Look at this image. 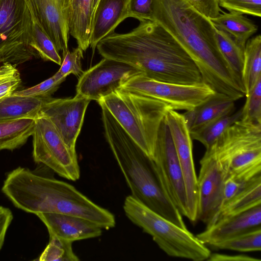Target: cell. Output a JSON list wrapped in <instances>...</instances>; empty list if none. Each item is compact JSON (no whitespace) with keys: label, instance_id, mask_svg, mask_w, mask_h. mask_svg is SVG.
<instances>
[{"label":"cell","instance_id":"obj_1","mask_svg":"<svg viewBox=\"0 0 261 261\" xmlns=\"http://www.w3.org/2000/svg\"><path fill=\"white\" fill-rule=\"evenodd\" d=\"M96 48L103 58L128 64L155 80L182 85L203 82L188 53L154 21H141L126 33H112L101 39Z\"/></svg>","mask_w":261,"mask_h":261},{"label":"cell","instance_id":"obj_2","mask_svg":"<svg viewBox=\"0 0 261 261\" xmlns=\"http://www.w3.org/2000/svg\"><path fill=\"white\" fill-rule=\"evenodd\" d=\"M153 21L166 29L190 55L203 82L236 101L244 96L218 48L216 28L186 0H154Z\"/></svg>","mask_w":261,"mask_h":261},{"label":"cell","instance_id":"obj_3","mask_svg":"<svg viewBox=\"0 0 261 261\" xmlns=\"http://www.w3.org/2000/svg\"><path fill=\"white\" fill-rule=\"evenodd\" d=\"M14 205L27 213L71 215L88 219L102 229L115 226L114 215L74 187L19 167L8 173L2 188Z\"/></svg>","mask_w":261,"mask_h":261},{"label":"cell","instance_id":"obj_4","mask_svg":"<svg viewBox=\"0 0 261 261\" xmlns=\"http://www.w3.org/2000/svg\"><path fill=\"white\" fill-rule=\"evenodd\" d=\"M100 106L106 139L131 191V195L155 213L187 229L182 215L164 192L152 160L107 108Z\"/></svg>","mask_w":261,"mask_h":261},{"label":"cell","instance_id":"obj_5","mask_svg":"<svg viewBox=\"0 0 261 261\" xmlns=\"http://www.w3.org/2000/svg\"><path fill=\"white\" fill-rule=\"evenodd\" d=\"M98 102L107 108L152 159L160 125L171 108L160 100L120 89L102 97Z\"/></svg>","mask_w":261,"mask_h":261},{"label":"cell","instance_id":"obj_6","mask_svg":"<svg viewBox=\"0 0 261 261\" xmlns=\"http://www.w3.org/2000/svg\"><path fill=\"white\" fill-rule=\"evenodd\" d=\"M126 216L150 235L167 255L193 261L207 260L211 252L188 229L182 228L155 213L132 195L124 200Z\"/></svg>","mask_w":261,"mask_h":261},{"label":"cell","instance_id":"obj_7","mask_svg":"<svg viewBox=\"0 0 261 261\" xmlns=\"http://www.w3.org/2000/svg\"><path fill=\"white\" fill-rule=\"evenodd\" d=\"M31 16L27 0H0V63L17 65L38 57L31 47Z\"/></svg>","mask_w":261,"mask_h":261},{"label":"cell","instance_id":"obj_8","mask_svg":"<svg viewBox=\"0 0 261 261\" xmlns=\"http://www.w3.org/2000/svg\"><path fill=\"white\" fill-rule=\"evenodd\" d=\"M33 136V157L59 176L75 181L80 177L76 151L70 149L58 130L45 116L38 114L35 119Z\"/></svg>","mask_w":261,"mask_h":261},{"label":"cell","instance_id":"obj_9","mask_svg":"<svg viewBox=\"0 0 261 261\" xmlns=\"http://www.w3.org/2000/svg\"><path fill=\"white\" fill-rule=\"evenodd\" d=\"M119 89L160 100L174 110L188 111L205 101L216 92L204 82L196 85L167 83L136 75Z\"/></svg>","mask_w":261,"mask_h":261},{"label":"cell","instance_id":"obj_10","mask_svg":"<svg viewBox=\"0 0 261 261\" xmlns=\"http://www.w3.org/2000/svg\"><path fill=\"white\" fill-rule=\"evenodd\" d=\"M152 162L166 196L187 217L186 193L182 171L169 128L164 121L158 132Z\"/></svg>","mask_w":261,"mask_h":261},{"label":"cell","instance_id":"obj_11","mask_svg":"<svg viewBox=\"0 0 261 261\" xmlns=\"http://www.w3.org/2000/svg\"><path fill=\"white\" fill-rule=\"evenodd\" d=\"M164 120L170 130L182 173L187 199L186 218L195 222L197 220L198 186L192 139L182 114L169 109Z\"/></svg>","mask_w":261,"mask_h":261},{"label":"cell","instance_id":"obj_12","mask_svg":"<svg viewBox=\"0 0 261 261\" xmlns=\"http://www.w3.org/2000/svg\"><path fill=\"white\" fill-rule=\"evenodd\" d=\"M141 73V70L128 64L103 58L79 76L76 95L98 102L119 89L130 78Z\"/></svg>","mask_w":261,"mask_h":261},{"label":"cell","instance_id":"obj_13","mask_svg":"<svg viewBox=\"0 0 261 261\" xmlns=\"http://www.w3.org/2000/svg\"><path fill=\"white\" fill-rule=\"evenodd\" d=\"M200 164L197 217L207 227L216 221L222 207L227 173L220 161L211 154L204 153Z\"/></svg>","mask_w":261,"mask_h":261},{"label":"cell","instance_id":"obj_14","mask_svg":"<svg viewBox=\"0 0 261 261\" xmlns=\"http://www.w3.org/2000/svg\"><path fill=\"white\" fill-rule=\"evenodd\" d=\"M91 100L75 95L73 98H47L39 114L48 119L67 146L75 151L87 107Z\"/></svg>","mask_w":261,"mask_h":261},{"label":"cell","instance_id":"obj_15","mask_svg":"<svg viewBox=\"0 0 261 261\" xmlns=\"http://www.w3.org/2000/svg\"><path fill=\"white\" fill-rule=\"evenodd\" d=\"M36 215L47 227L49 236L73 242L98 237L102 233L99 225L81 217L51 213Z\"/></svg>","mask_w":261,"mask_h":261},{"label":"cell","instance_id":"obj_16","mask_svg":"<svg viewBox=\"0 0 261 261\" xmlns=\"http://www.w3.org/2000/svg\"><path fill=\"white\" fill-rule=\"evenodd\" d=\"M261 204L242 213L217 221L196 235L204 245H210L260 227Z\"/></svg>","mask_w":261,"mask_h":261},{"label":"cell","instance_id":"obj_17","mask_svg":"<svg viewBox=\"0 0 261 261\" xmlns=\"http://www.w3.org/2000/svg\"><path fill=\"white\" fill-rule=\"evenodd\" d=\"M37 19L62 54L68 50L69 29L63 12L56 0H27Z\"/></svg>","mask_w":261,"mask_h":261},{"label":"cell","instance_id":"obj_18","mask_svg":"<svg viewBox=\"0 0 261 261\" xmlns=\"http://www.w3.org/2000/svg\"><path fill=\"white\" fill-rule=\"evenodd\" d=\"M128 0H99L92 21L90 46L93 53L97 43L114 33L116 28L128 18Z\"/></svg>","mask_w":261,"mask_h":261},{"label":"cell","instance_id":"obj_19","mask_svg":"<svg viewBox=\"0 0 261 261\" xmlns=\"http://www.w3.org/2000/svg\"><path fill=\"white\" fill-rule=\"evenodd\" d=\"M234 100L228 96L215 92L194 109L182 114L189 132L207 122L235 111Z\"/></svg>","mask_w":261,"mask_h":261},{"label":"cell","instance_id":"obj_20","mask_svg":"<svg viewBox=\"0 0 261 261\" xmlns=\"http://www.w3.org/2000/svg\"><path fill=\"white\" fill-rule=\"evenodd\" d=\"M93 14L92 0H71L68 20L69 33L83 51L90 45Z\"/></svg>","mask_w":261,"mask_h":261},{"label":"cell","instance_id":"obj_21","mask_svg":"<svg viewBox=\"0 0 261 261\" xmlns=\"http://www.w3.org/2000/svg\"><path fill=\"white\" fill-rule=\"evenodd\" d=\"M260 204L261 174L247 180L243 188L222 206L214 223L221 219L242 213Z\"/></svg>","mask_w":261,"mask_h":261},{"label":"cell","instance_id":"obj_22","mask_svg":"<svg viewBox=\"0 0 261 261\" xmlns=\"http://www.w3.org/2000/svg\"><path fill=\"white\" fill-rule=\"evenodd\" d=\"M47 98L13 94L2 98L0 99V122L22 118L35 119Z\"/></svg>","mask_w":261,"mask_h":261},{"label":"cell","instance_id":"obj_23","mask_svg":"<svg viewBox=\"0 0 261 261\" xmlns=\"http://www.w3.org/2000/svg\"><path fill=\"white\" fill-rule=\"evenodd\" d=\"M211 20L217 29L228 33L243 49L247 40L258 30L253 21L239 13L222 12Z\"/></svg>","mask_w":261,"mask_h":261},{"label":"cell","instance_id":"obj_24","mask_svg":"<svg viewBox=\"0 0 261 261\" xmlns=\"http://www.w3.org/2000/svg\"><path fill=\"white\" fill-rule=\"evenodd\" d=\"M35 119L22 118L0 122V150H13L25 143L32 135Z\"/></svg>","mask_w":261,"mask_h":261},{"label":"cell","instance_id":"obj_25","mask_svg":"<svg viewBox=\"0 0 261 261\" xmlns=\"http://www.w3.org/2000/svg\"><path fill=\"white\" fill-rule=\"evenodd\" d=\"M261 77V37L257 35L249 38L244 49L242 82L245 96Z\"/></svg>","mask_w":261,"mask_h":261},{"label":"cell","instance_id":"obj_26","mask_svg":"<svg viewBox=\"0 0 261 261\" xmlns=\"http://www.w3.org/2000/svg\"><path fill=\"white\" fill-rule=\"evenodd\" d=\"M216 38L218 48L225 63L238 83L244 88L241 79L244 49L230 35L216 28Z\"/></svg>","mask_w":261,"mask_h":261},{"label":"cell","instance_id":"obj_27","mask_svg":"<svg viewBox=\"0 0 261 261\" xmlns=\"http://www.w3.org/2000/svg\"><path fill=\"white\" fill-rule=\"evenodd\" d=\"M241 113L240 109L207 122L190 132L192 139L200 142L206 149L209 148L229 126L241 119Z\"/></svg>","mask_w":261,"mask_h":261},{"label":"cell","instance_id":"obj_28","mask_svg":"<svg viewBox=\"0 0 261 261\" xmlns=\"http://www.w3.org/2000/svg\"><path fill=\"white\" fill-rule=\"evenodd\" d=\"M27 2L31 16V47L44 60L50 61L61 65L62 59L59 53L40 24L28 1Z\"/></svg>","mask_w":261,"mask_h":261},{"label":"cell","instance_id":"obj_29","mask_svg":"<svg viewBox=\"0 0 261 261\" xmlns=\"http://www.w3.org/2000/svg\"><path fill=\"white\" fill-rule=\"evenodd\" d=\"M209 246L242 252L259 251L261 250V226Z\"/></svg>","mask_w":261,"mask_h":261},{"label":"cell","instance_id":"obj_30","mask_svg":"<svg viewBox=\"0 0 261 261\" xmlns=\"http://www.w3.org/2000/svg\"><path fill=\"white\" fill-rule=\"evenodd\" d=\"M72 242L49 236V242L37 259L40 261H79L74 253Z\"/></svg>","mask_w":261,"mask_h":261},{"label":"cell","instance_id":"obj_31","mask_svg":"<svg viewBox=\"0 0 261 261\" xmlns=\"http://www.w3.org/2000/svg\"><path fill=\"white\" fill-rule=\"evenodd\" d=\"M246 100L242 109L240 120L255 124H261V77L245 95Z\"/></svg>","mask_w":261,"mask_h":261},{"label":"cell","instance_id":"obj_32","mask_svg":"<svg viewBox=\"0 0 261 261\" xmlns=\"http://www.w3.org/2000/svg\"><path fill=\"white\" fill-rule=\"evenodd\" d=\"M16 66L9 63H0V99L12 95L21 83Z\"/></svg>","mask_w":261,"mask_h":261},{"label":"cell","instance_id":"obj_33","mask_svg":"<svg viewBox=\"0 0 261 261\" xmlns=\"http://www.w3.org/2000/svg\"><path fill=\"white\" fill-rule=\"evenodd\" d=\"M66 77L57 72L49 79L30 88L16 91L13 95L40 98H49L58 89Z\"/></svg>","mask_w":261,"mask_h":261},{"label":"cell","instance_id":"obj_34","mask_svg":"<svg viewBox=\"0 0 261 261\" xmlns=\"http://www.w3.org/2000/svg\"><path fill=\"white\" fill-rule=\"evenodd\" d=\"M83 51L77 46L72 51L68 50L62 54L63 60L57 72L63 77H66L71 73L80 76L84 72L81 62L83 58Z\"/></svg>","mask_w":261,"mask_h":261},{"label":"cell","instance_id":"obj_35","mask_svg":"<svg viewBox=\"0 0 261 261\" xmlns=\"http://www.w3.org/2000/svg\"><path fill=\"white\" fill-rule=\"evenodd\" d=\"M219 6L229 12L261 16V0H219Z\"/></svg>","mask_w":261,"mask_h":261},{"label":"cell","instance_id":"obj_36","mask_svg":"<svg viewBox=\"0 0 261 261\" xmlns=\"http://www.w3.org/2000/svg\"><path fill=\"white\" fill-rule=\"evenodd\" d=\"M153 6L154 0H128V16L140 22L153 21Z\"/></svg>","mask_w":261,"mask_h":261},{"label":"cell","instance_id":"obj_37","mask_svg":"<svg viewBox=\"0 0 261 261\" xmlns=\"http://www.w3.org/2000/svg\"><path fill=\"white\" fill-rule=\"evenodd\" d=\"M198 12L211 19L217 17L221 10L219 0H186Z\"/></svg>","mask_w":261,"mask_h":261},{"label":"cell","instance_id":"obj_38","mask_svg":"<svg viewBox=\"0 0 261 261\" xmlns=\"http://www.w3.org/2000/svg\"><path fill=\"white\" fill-rule=\"evenodd\" d=\"M247 181L239 180L227 176L224 182L222 206L231 200L243 188Z\"/></svg>","mask_w":261,"mask_h":261},{"label":"cell","instance_id":"obj_39","mask_svg":"<svg viewBox=\"0 0 261 261\" xmlns=\"http://www.w3.org/2000/svg\"><path fill=\"white\" fill-rule=\"evenodd\" d=\"M11 211L0 205V250L4 243L7 230L13 220Z\"/></svg>","mask_w":261,"mask_h":261},{"label":"cell","instance_id":"obj_40","mask_svg":"<svg viewBox=\"0 0 261 261\" xmlns=\"http://www.w3.org/2000/svg\"><path fill=\"white\" fill-rule=\"evenodd\" d=\"M208 261H260L259 259L246 255H229L219 253H211Z\"/></svg>","mask_w":261,"mask_h":261},{"label":"cell","instance_id":"obj_41","mask_svg":"<svg viewBox=\"0 0 261 261\" xmlns=\"http://www.w3.org/2000/svg\"><path fill=\"white\" fill-rule=\"evenodd\" d=\"M61 8L68 24V16L71 0H56Z\"/></svg>","mask_w":261,"mask_h":261},{"label":"cell","instance_id":"obj_42","mask_svg":"<svg viewBox=\"0 0 261 261\" xmlns=\"http://www.w3.org/2000/svg\"><path fill=\"white\" fill-rule=\"evenodd\" d=\"M98 1H99V0H92V7H93V10L94 13L95 8L97 6V5L98 3Z\"/></svg>","mask_w":261,"mask_h":261}]
</instances>
